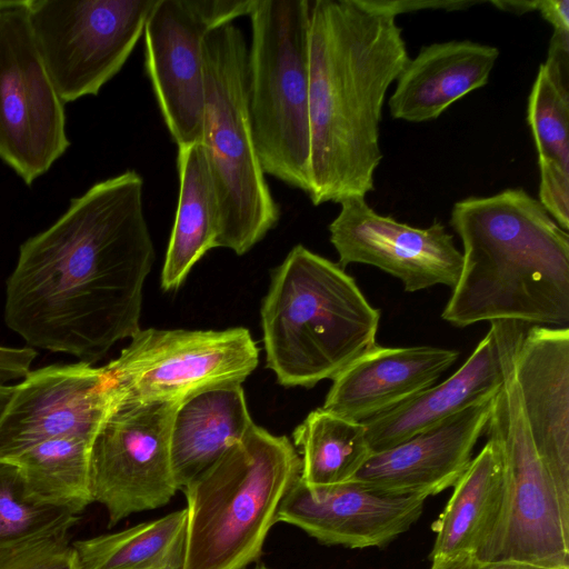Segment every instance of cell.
<instances>
[{"mask_svg":"<svg viewBox=\"0 0 569 569\" xmlns=\"http://www.w3.org/2000/svg\"><path fill=\"white\" fill-rule=\"evenodd\" d=\"M134 170L94 183L48 229L20 246L4 321L30 347L91 363L139 326L154 261Z\"/></svg>","mask_w":569,"mask_h":569,"instance_id":"6da1fadb","label":"cell"},{"mask_svg":"<svg viewBox=\"0 0 569 569\" xmlns=\"http://www.w3.org/2000/svg\"><path fill=\"white\" fill-rule=\"evenodd\" d=\"M408 60L396 16L378 1H310L307 194L315 206L373 190L383 102Z\"/></svg>","mask_w":569,"mask_h":569,"instance_id":"7a4b0ae2","label":"cell"},{"mask_svg":"<svg viewBox=\"0 0 569 569\" xmlns=\"http://www.w3.org/2000/svg\"><path fill=\"white\" fill-rule=\"evenodd\" d=\"M450 224L463 252L443 320L569 328V234L538 199L522 188L468 197Z\"/></svg>","mask_w":569,"mask_h":569,"instance_id":"3957f363","label":"cell"},{"mask_svg":"<svg viewBox=\"0 0 569 569\" xmlns=\"http://www.w3.org/2000/svg\"><path fill=\"white\" fill-rule=\"evenodd\" d=\"M267 367L283 387L333 379L376 345L380 310L338 263L295 246L261 305Z\"/></svg>","mask_w":569,"mask_h":569,"instance_id":"277c9868","label":"cell"},{"mask_svg":"<svg viewBox=\"0 0 569 569\" xmlns=\"http://www.w3.org/2000/svg\"><path fill=\"white\" fill-rule=\"evenodd\" d=\"M301 468V457L286 436L253 422L240 441L182 488V569H247L257 562Z\"/></svg>","mask_w":569,"mask_h":569,"instance_id":"5b68a950","label":"cell"},{"mask_svg":"<svg viewBox=\"0 0 569 569\" xmlns=\"http://www.w3.org/2000/svg\"><path fill=\"white\" fill-rule=\"evenodd\" d=\"M248 47L232 23L203 41L204 148L218 202L216 247L241 256L276 227L280 210L256 150L247 93Z\"/></svg>","mask_w":569,"mask_h":569,"instance_id":"8992f818","label":"cell"},{"mask_svg":"<svg viewBox=\"0 0 569 569\" xmlns=\"http://www.w3.org/2000/svg\"><path fill=\"white\" fill-rule=\"evenodd\" d=\"M248 108L264 174L310 189L309 0H254Z\"/></svg>","mask_w":569,"mask_h":569,"instance_id":"52a82bcc","label":"cell"},{"mask_svg":"<svg viewBox=\"0 0 569 569\" xmlns=\"http://www.w3.org/2000/svg\"><path fill=\"white\" fill-rule=\"evenodd\" d=\"M526 329L517 323L512 331L503 385L486 429L500 455L502 496L496 523L475 556L569 569V516L532 442L513 375L515 351Z\"/></svg>","mask_w":569,"mask_h":569,"instance_id":"ba28073f","label":"cell"},{"mask_svg":"<svg viewBox=\"0 0 569 569\" xmlns=\"http://www.w3.org/2000/svg\"><path fill=\"white\" fill-rule=\"evenodd\" d=\"M259 349L248 329H140L106 365L113 399L179 401L241 385L257 368Z\"/></svg>","mask_w":569,"mask_h":569,"instance_id":"9c48e42d","label":"cell"},{"mask_svg":"<svg viewBox=\"0 0 569 569\" xmlns=\"http://www.w3.org/2000/svg\"><path fill=\"white\" fill-rule=\"evenodd\" d=\"M157 0H26L38 51L63 103L97 96L123 67Z\"/></svg>","mask_w":569,"mask_h":569,"instance_id":"30bf717a","label":"cell"},{"mask_svg":"<svg viewBox=\"0 0 569 569\" xmlns=\"http://www.w3.org/2000/svg\"><path fill=\"white\" fill-rule=\"evenodd\" d=\"M181 402H113L90 447L92 501L102 505L112 527L132 513L167 505L176 482L170 435Z\"/></svg>","mask_w":569,"mask_h":569,"instance_id":"8fae6325","label":"cell"},{"mask_svg":"<svg viewBox=\"0 0 569 569\" xmlns=\"http://www.w3.org/2000/svg\"><path fill=\"white\" fill-rule=\"evenodd\" d=\"M69 146L64 103L36 46L26 0H0V160L31 186Z\"/></svg>","mask_w":569,"mask_h":569,"instance_id":"7c38bea8","label":"cell"},{"mask_svg":"<svg viewBox=\"0 0 569 569\" xmlns=\"http://www.w3.org/2000/svg\"><path fill=\"white\" fill-rule=\"evenodd\" d=\"M254 0H157L144 29V64L166 126L178 148L201 143L204 114L203 41L249 16Z\"/></svg>","mask_w":569,"mask_h":569,"instance_id":"4fadbf2b","label":"cell"},{"mask_svg":"<svg viewBox=\"0 0 569 569\" xmlns=\"http://www.w3.org/2000/svg\"><path fill=\"white\" fill-rule=\"evenodd\" d=\"M113 402L106 367L88 362L51 365L13 386L0 417V460L58 437L93 439Z\"/></svg>","mask_w":569,"mask_h":569,"instance_id":"5bb4252c","label":"cell"},{"mask_svg":"<svg viewBox=\"0 0 569 569\" xmlns=\"http://www.w3.org/2000/svg\"><path fill=\"white\" fill-rule=\"evenodd\" d=\"M340 207L328 227L340 267H377L401 280L407 292L437 284L455 287L462 253L440 221L428 228L411 227L376 212L365 198L345 199Z\"/></svg>","mask_w":569,"mask_h":569,"instance_id":"9a60e30c","label":"cell"},{"mask_svg":"<svg viewBox=\"0 0 569 569\" xmlns=\"http://www.w3.org/2000/svg\"><path fill=\"white\" fill-rule=\"evenodd\" d=\"M426 499L389 493L355 480L308 487L300 478L283 498L277 522L298 527L325 545L382 547L419 519Z\"/></svg>","mask_w":569,"mask_h":569,"instance_id":"2e32d148","label":"cell"},{"mask_svg":"<svg viewBox=\"0 0 569 569\" xmlns=\"http://www.w3.org/2000/svg\"><path fill=\"white\" fill-rule=\"evenodd\" d=\"M513 375L532 442L569 516V328L529 326Z\"/></svg>","mask_w":569,"mask_h":569,"instance_id":"e0dca14e","label":"cell"},{"mask_svg":"<svg viewBox=\"0 0 569 569\" xmlns=\"http://www.w3.org/2000/svg\"><path fill=\"white\" fill-rule=\"evenodd\" d=\"M492 402L493 398L476 403L388 450L371 453L351 480L425 498L453 487L487 429Z\"/></svg>","mask_w":569,"mask_h":569,"instance_id":"ac0fdd59","label":"cell"},{"mask_svg":"<svg viewBox=\"0 0 569 569\" xmlns=\"http://www.w3.org/2000/svg\"><path fill=\"white\" fill-rule=\"evenodd\" d=\"M518 321H491L466 362L443 382L363 421L371 453L388 450L447 418L495 398L503 385L505 359Z\"/></svg>","mask_w":569,"mask_h":569,"instance_id":"d6986e66","label":"cell"},{"mask_svg":"<svg viewBox=\"0 0 569 569\" xmlns=\"http://www.w3.org/2000/svg\"><path fill=\"white\" fill-rule=\"evenodd\" d=\"M458 356L457 350L431 346L376 343L332 379L321 408L363 422L432 387Z\"/></svg>","mask_w":569,"mask_h":569,"instance_id":"ffe728a7","label":"cell"},{"mask_svg":"<svg viewBox=\"0 0 569 569\" xmlns=\"http://www.w3.org/2000/svg\"><path fill=\"white\" fill-rule=\"evenodd\" d=\"M498 57V48L470 40L421 47L395 81L390 116L409 122L437 119L453 102L487 84Z\"/></svg>","mask_w":569,"mask_h":569,"instance_id":"44dd1931","label":"cell"},{"mask_svg":"<svg viewBox=\"0 0 569 569\" xmlns=\"http://www.w3.org/2000/svg\"><path fill=\"white\" fill-rule=\"evenodd\" d=\"M527 122L538 154L539 201L569 229V36L552 33L527 104Z\"/></svg>","mask_w":569,"mask_h":569,"instance_id":"7402d4cb","label":"cell"},{"mask_svg":"<svg viewBox=\"0 0 569 569\" xmlns=\"http://www.w3.org/2000/svg\"><path fill=\"white\" fill-rule=\"evenodd\" d=\"M250 418L241 385L208 389L183 400L173 417L170 455L179 489L246 435Z\"/></svg>","mask_w":569,"mask_h":569,"instance_id":"603a6c76","label":"cell"},{"mask_svg":"<svg viewBox=\"0 0 569 569\" xmlns=\"http://www.w3.org/2000/svg\"><path fill=\"white\" fill-rule=\"evenodd\" d=\"M177 168L178 207L161 271L164 291L182 284L218 237V202L203 146L178 148Z\"/></svg>","mask_w":569,"mask_h":569,"instance_id":"cb8c5ba5","label":"cell"},{"mask_svg":"<svg viewBox=\"0 0 569 569\" xmlns=\"http://www.w3.org/2000/svg\"><path fill=\"white\" fill-rule=\"evenodd\" d=\"M502 466L488 439L453 486L443 511L432 523L436 533L430 561L460 553L476 555L490 535L501 503Z\"/></svg>","mask_w":569,"mask_h":569,"instance_id":"d4e9b609","label":"cell"},{"mask_svg":"<svg viewBox=\"0 0 569 569\" xmlns=\"http://www.w3.org/2000/svg\"><path fill=\"white\" fill-rule=\"evenodd\" d=\"M187 509L72 543L80 569H182Z\"/></svg>","mask_w":569,"mask_h":569,"instance_id":"484cf974","label":"cell"},{"mask_svg":"<svg viewBox=\"0 0 569 569\" xmlns=\"http://www.w3.org/2000/svg\"><path fill=\"white\" fill-rule=\"evenodd\" d=\"M292 438L301 453V480L308 487L351 480L371 455L362 422L322 408L311 411Z\"/></svg>","mask_w":569,"mask_h":569,"instance_id":"4316f807","label":"cell"},{"mask_svg":"<svg viewBox=\"0 0 569 569\" xmlns=\"http://www.w3.org/2000/svg\"><path fill=\"white\" fill-rule=\"evenodd\" d=\"M91 442L78 436L58 437L9 461L18 466L33 498L79 516L93 502L89 480Z\"/></svg>","mask_w":569,"mask_h":569,"instance_id":"83f0119b","label":"cell"},{"mask_svg":"<svg viewBox=\"0 0 569 569\" xmlns=\"http://www.w3.org/2000/svg\"><path fill=\"white\" fill-rule=\"evenodd\" d=\"M79 519L73 512L33 498L18 466L0 460V552L67 536Z\"/></svg>","mask_w":569,"mask_h":569,"instance_id":"f1b7e54d","label":"cell"},{"mask_svg":"<svg viewBox=\"0 0 569 569\" xmlns=\"http://www.w3.org/2000/svg\"><path fill=\"white\" fill-rule=\"evenodd\" d=\"M0 569H80L67 536L52 537L0 552Z\"/></svg>","mask_w":569,"mask_h":569,"instance_id":"f546056e","label":"cell"},{"mask_svg":"<svg viewBox=\"0 0 569 569\" xmlns=\"http://www.w3.org/2000/svg\"><path fill=\"white\" fill-rule=\"evenodd\" d=\"M430 569H566L549 568L516 560H482L473 553H460L453 557L431 561Z\"/></svg>","mask_w":569,"mask_h":569,"instance_id":"4dcf8cb0","label":"cell"},{"mask_svg":"<svg viewBox=\"0 0 569 569\" xmlns=\"http://www.w3.org/2000/svg\"><path fill=\"white\" fill-rule=\"evenodd\" d=\"M37 352L31 347L11 348L0 346V382L24 378L31 370Z\"/></svg>","mask_w":569,"mask_h":569,"instance_id":"1f68e13d","label":"cell"},{"mask_svg":"<svg viewBox=\"0 0 569 569\" xmlns=\"http://www.w3.org/2000/svg\"><path fill=\"white\" fill-rule=\"evenodd\" d=\"M536 10L553 27V32L569 36V0L537 1Z\"/></svg>","mask_w":569,"mask_h":569,"instance_id":"d6a6232c","label":"cell"},{"mask_svg":"<svg viewBox=\"0 0 569 569\" xmlns=\"http://www.w3.org/2000/svg\"><path fill=\"white\" fill-rule=\"evenodd\" d=\"M492 4L518 14L537 9V1H493Z\"/></svg>","mask_w":569,"mask_h":569,"instance_id":"836d02e7","label":"cell"},{"mask_svg":"<svg viewBox=\"0 0 569 569\" xmlns=\"http://www.w3.org/2000/svg\"><path fill=\"white\" fill-rule=\"evenodd\" d=\"M13 392V386L0 382V417L2 416Z\"/></svg>","mask_w":569,"mask_h":569,"instance_id":"e575fe53","label":"cell"},{"mask_svg":"<svg viewBox=\"0 0 569 569\" xmlns=\"http://www.w3.org/2000/svg\"><path fill=\"white\" fill-rule=\"evenodd\" d=\"M252 569H271L263 562H258Z\"/></svg>","mask_w":569,"mask_h":569,"instance_id":"d590c367","label":"cell"}]
</instances>
